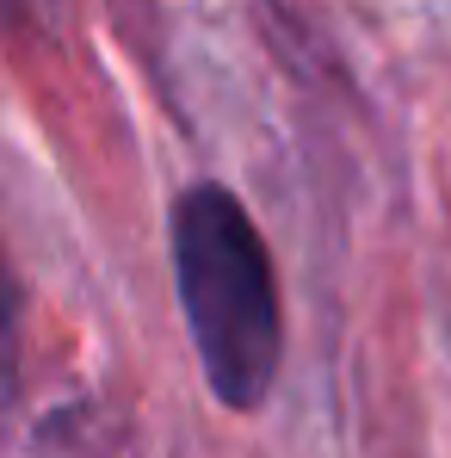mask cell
<instances>
[{
  "mask_svg": "<svg viewBox=\"0 0 451 458\" xmlns=\"http://www.w3.org/2000/svg\"><path fill=\"white\" fill-rule=\"evenodd\" d=\"M6 6H19V0H0V13H6Z\"/></svg>",
  "mask_w": 451,
  "mask_h": 458,
  "instance_id": "3",
  "label": "cell"
},
{
  "mask_svg": "<svg viewBox=\"0 0 451 458\" xmlns=\"http://www.w3.org/2000/svg\"><path fill=\"white\" fill-rule=\"evenodd\" d=\"M13 409H19V279L0 248V440L13 428Z\"/></svg>",
  "mask_w": 451,
  "mask_h": 458,
  "instance_id": "2",
  "label": "cell"
},
{
  "mask_svg": "<svg viewBox=\"0 0 451 458\" xmlns=\"http://www.w3.org/2000/svg\"><path fill=\"white\" fill-rule=\"evenodd\" d=\"M167 242L186 335L211 396L229 415L266 409L285 366V298L260 224L223 180H192L167 211Z\"/></svg>",
  "mask_w": 451,
  "mask_h": 458,
  "instance_id": "1",
  "label": "cell"
}]
</instances>
